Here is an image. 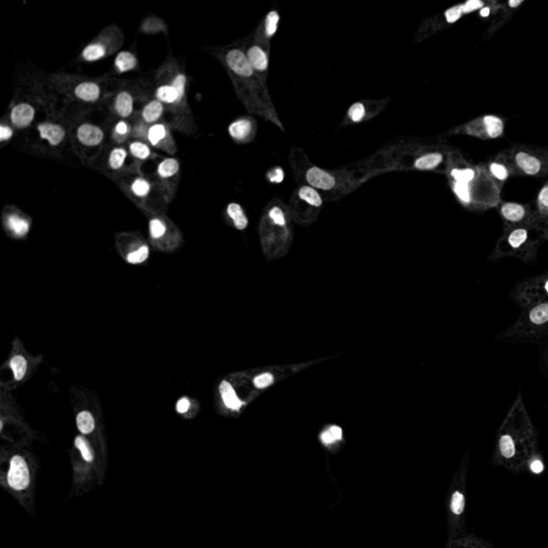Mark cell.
I'll return each instance as SVG.
<instances>
[{
  "instance_id": "1",
  "label": "cell",
  "mask_w": 548,
  "mask_h": 548,
  "mask_svg": "<svg viewBox=\"0 0 548 548\" xmlns=\"http://www.w3.org/2000/svg\"><path fill=\"white\" fill-rule=\"evenodd\" d=\"M547 232H540L534 226L515 225L510 227L497 242L490 260H498L504 257H515L527 264L536 260L540 246L545 240Z\"/></svg>"
},
{
  "instance_id": "2",
  "label": "cell",
  "mask_w": 548,
  "mask_h": 548,
  "mask_svg": "<svg viewBox=\"0 0 548 548\" xmlns=\"http://www.w3.org/2000/svg\"><path fill=\"white\" fill-rule=\"evenodd\" d=\"M548 336V301L524 306L518 318L498 336L506 342H534Z\"/></svg>"
},
{
  "instance_id": "3",
  "label": "cell",
  "mask_w": 548,
  "mask_h": 548,
  "mask_svg": "<svg viewBox=\"0 0 548 548\" xmlns=\"http://www.w3.org/2000/svg\"><path fill=\"white\" fill-rule=\"evenodd\" d=\"M50 88L68 100L82 104H98L106 94L103 80L64 73L50 76Z\"/></svg>"
},
{
  "instance_id": "4",
  "label": "cell",
  "mask_w": 548,
  "mask_h": 548,
  "mask_svg": "<svg viewBox=\"0 0 548 548\" xmlns=\"http://www.w3.org/2000/svg\"><path fill=\"white\" fill-rule=\"evenodd\" d=\"M128 200L147 212H154V206L168 204L154 180L142 172L128 174L114 180Z\"/></svg>"
},
{
  "instance_id": "5",
  "label": "cell",
  "mask_w": 548,
  "mask_h": 548,
  "mask_svg": "<svg viewBox=\"0 0 548 548\" xmlns=\"http://www.w3.org/2000/svg\"><path fill=\"white\" fill-rule=\"evenodd\" d=\"M43 94L42 89L34 87L18 91L8 112V121L15 130H26L34 124L39 110L48 104V98Z\"/></svg>"
},
{
  "instance_id": "6",
  "label": "cell",
  "mask_w": 548,
  "mask_h": 548,
  "mask_svg": "<svg viewBox=\"0 0 548 548\" xmlns=\"http://www.w3.org/2000/svg\"><path fill=\"white\" fill-rule=\"evenodd\" d=\"M124 41L122 30L117 25H108L82 48L78 59L82 62H96L105 59L118 52Z\"/></svg>"
},
{
  "instance_id": "7",
  "label": "cell",
  "mask_w": 548,
  "mask_h": 548,
  "mask_svg": "<svg viewBox=\"0 0 548 548\" xmlns=\"http://www.w3.org/2000/svg\"><path fill=\"white\" fill-rule=\"evenodd\" d=\"M71 130L72 126L64 114L55 110L48 112L36 126L38 138L52 150H59L64 146Z\"/></svg>"
},
{
  "instance_id": "8",
  "label": "cell",
  "mask_w": 548,
  "mask_h": 548,
  "mask_svg": "<svg viewBox=\"0 0 548 548\" xmlns=\"http://www.w3.org/2000/svg\"><path fill=\"white\" fill-rule=\"evenodd\" d=\"M512 298L522 308L548 301V271L520 282L513 289Z\"/></svg>"
},
{
  "instance_id": "9",
  "label": "cell",
  "mask_w": 548,
  "mask_h": 548,
  "mask_svg": "<svg viewBox=\"0 0 548 548\" xmlns=\"http://www.w3.org/2000/svg\"><path fill=\"white\" fill-rule=\"evenodd\" d=\"M181 164L174 156L162 158L156 164L154 181L161 190L167 202H170L176 195L180 184Z\"/></svg>"
},
{
  "instance_id": "10",
  "label": "cell",
  "mask_w": 548,
  "mask_h": 548,
  "mask_svg": "<svg viewBox=\"0 0 548 548\" xmlns=\"http://www.w3.org/2000/svg\"><path fill=\"white\" fill-rule=\"evenodd\" d=\"M103 172L108 174L112 180L128 174L140 172V165L134 161L128 148L124 146H115L108 151Z\"/></svg>"
},
{
  "instance_id": "11",
  "label": "cell",
  "mask_w": 548,
  "mask_h": 548,
  "mask_svg": "<svg viewBox=\"0 0 548 548\" xmlns=\"http://www.w3.org/2000/svg\"><path fill=\"white\" fill-rule=\"evenodd\" d=\"M71 134L76 146L82 151L96 150L100 148L105 140L103 128L90 121H80L72 126Z\"/></svg>"
},
{
  "instance_id": "12",
  "label": "cell",
  "mask_w": 548,
  "mask_h": 548,
  "mask_svg": "<svg viewBox=\"0 0 548 548\" xmlns=\"http://www.w3.org/2000/svg\"><path fill=\"white\" fill-rule=\"evenodd\" d=\"M147 142L152 148L161 150L167 154L172 156L177 152V144L172 133V126L166 121L150 126Z\"/></svg>"
},
{
  "instance_id": "13",
  "label": "cell",
  "mask_w": 548,
  "mask_h": 548,
  "mask_svg": "<svg viewBox=\"0 0 548 548\" xmlns=\"http://www.w3.org/2000/svg\"><path fill=\"white\" fill-rule=\"evenodd\" d=\"M137 98L132 89L122 87L114 94L110 110L114 115L122 120L134 118L136 115Z\"/></svg>"
},
{
  "instance_id": "14",
  "label": "cell",
  "mask_w": 548,
  "mask_h": 548,
  "mask_svg": "<svg viewBox=\"0 0 548 548\" xmlns=\"http://www.w3.org/2000/svg\"><path fill=\"white\" fill-rule=\"evenodd\" d=\"M32 476L27 465V462L20 455H14L10 460V467L8 470L6 482L13 490L22 492L27 490Z\"/></svg>"
},
{
  "instance_id": "15",
  "label": "cell",
  "mask_w": 548,
  "mask_h": 548,
  "mask_svg": "<svg viewBox=\"0 0 548 548\" xmlns=\"http://www.w3.org/2000/svg\"><path fill=\"white\" fill-rule=\"evenodd\" d=\"M468 133L472 135H480L485 138H498L504 134V124L497 116H484L471 122L468 128Z\"/></svg>"
},
{
  "instance_id": "16",
  "label": "cell",
  "mask_w": 548,
  "mask_h": 548,
  "mask_svg": "<svg viewBox=\"0 0 548 548\" xmlns=\"http://www.w3.org/2000/svg\"><path fill=\"white\" fill-rule=\"evenodd\" d=\"M4 223L6 230L16 238L25 237L30 230L29 218L13 206H6L4 208Z\"/></svg>"
},
{
  "instance_id": "17",
  "label": "cell",
  "mask_w": 548,
  "mask_h": 548,
  "mask_svg": "<svg viewBox=\"0 0 548 548\" xmlns=\"http://www.w3.org/2000/svg\"><path fill=\"white\" fill-rule=\"evenodd\" d=\"M166 112H167L166 106L161 101H158V98L154 96L142 105L140 110H137L136 115L134 116L133 119L142 120L144 124L152 126L163 121L162 119L164 118Z\"/></svg>"
},
{
  "instance_id": "18",
  "label": "cell",
  "mask_w": 548,
  "mask_h": 548,
  "mask_svg": "<svg viewBox=\"0 0 548 548\" xmlns=\"http://www.w3.org/2000/svg\"><path fill=\"white\" fill-rule=\"evenodd\" d=\"M225 62L228 68L240 78H250L253 75V66L248 56L240 50H230L226 52Z\"/></svg>"
},
{
  "instance_id": "19",
  "label": "cell",
  "mask_w": 548,
  "mask_h": 548,
  "mask_svg": "<svg viewBox=\"0 0 548 548\" xmlns=\"http://www.w3.org/2000/svg\"><path fill=\"white\" fill-rule=\"evenodd\" d=\"M128 150L134 161L138 165H142V163L149 161V160L158 158L156 152L152 150V147L146 142L132 140L128 144Z\"/></svg>"
},
{
  "instance_id": "20",
  "label": "cell",
  "mask_w": 548,
  "mask_h": 548,
  "mask_svg": "<svg viewBox=\"0 0 548 548\" xmlns=\"http://www.w3.org/2000/svg\"><path fill=\"white\" fill-rule=\"evenodd\" d=\"M137 66H138V59L134 52L130 50H121L115 58L112 68L117 74H124L136 70Z\"/></svg>"
},
{
  "instance_id": "21",
  "label": "cell",
  "mask_w": 548,
  "mask_h": 548,
  "mask_svg": "<svg viewBox=\"0 0 548 548\" xmlns=\"http://www.w3.org/2000/svg\"><path fill=\"white\" fill-rule=\"evenodd\" d=\"M306 180L312 186L322 190H330L336 184V180L330 174L317 167H313L308 172Z\"/></svg>"
},
{
  "instance_id": "22",
  "label": "cell",
  "mask_w": 548,
  "mask_h": 548,
  "mask_svg": "<svg viewBox=\"0 0 548 548\" xmlns=\"http://www.w3.org/2000/svg\"><path fill=\"white\" fill-rule=\"evenodd\" d=\"M501 214L506 222L515 225H522L526 218V209L522 204L516 202H506L501 207Z\"/></svg>"
},
{
  "instance_id": "23",
  "label": "cell",
  "mask_w": 548,
  "mask_h": 548,
  "mask_svg": "<svg viewBox=\"0 0 548 548\" xmlns=\"http://www.w3.org/2000/svg\"><path fill=\"white\" fill-rule=\"evenodd\" d=\"M515 163L520 170L527 174H536L541 172L542 164L540 160L528 152H517L515 156Z\"/></svg>"
},
{
  "instance_id": "24",
  "label": "cell",
  "mask_w": 548,
  "mask_h": 548,
  "mask_svg": "<svg viewBox=\"0 0 548 548\" xmlns=\"http://www.w3.org/2000/svg\"><path fill=\"white\" fill-rule=\"evenodd\" d=\"M132 133V121L120 119L114 124L110 133V138L117 146H122L131 138Z\"/></svg>"
},
{
  "instance_id": "25",
  "label": "cell",
  "mask_w": 548,
  "mask_h": 548,
  "mask_svg": "<svg viewBox=\"0 0 548 548\" xmlns=\"http://www.w3.org/2000/svg\"><path fill=\"white\" fill-rule=\"evenodd\" d=\"M149 218V234L152 240L163 239L170 230L168 220L158 213L152 212Z\"/></svg>"
},
{
  "instance_id": "26",
  "label": "cell",
  "mask_w": 548,
  "mask_h": 548,
  "mask_svg": "<svg viewBox=\"0 0 548 548\" xmlns=\"http://www.w3.org/2000/svg\"><path fill=\"white\" fill-rule=\"evenodd\" d=\"M220 396H222V400L224 402L225 406L228 409L234 410V411L240 410V408L243 405V402L237 396L236 391L234 390L230 382H225V380H224V382H220Z\"/></svg>"
},
{
  "instance_id": "27",
  "label": "cell",
  "mask_w": 548,
  "mask_h": 548,
  "mask_svg": "<svg viewBox=\"0 0 548 548\" xmlns=\"http://www.w3.org/2000/svg\"><path fill=\"white\" fill-rule=\"evenodd\" d=\"M140 32L144 34H166L167 32V25L166 22L160 18L158 16H147L144 18L140 26Z\"/></svg>"
},
{
  "instance_id": "28",
  "label": "cell",
  "mask_w": 548,
  "mask_h": 548,
  "mask_svg": "<svg viewBox=\"0 0 548 548\" xmlns=\"http://www.w3.org/2000/svg\"><path fill=\"white\" fill-rule=\"evenodd\" d=\"M228 132L234 140H243L252 132V122L248 119H239L230 126Z\"/></svg>"
},
{
  "instance_id": "29",
  "label": "cell",
  "mask_w": 548,
  "mask_h": 548,
  "mask_svg": "<svg viewBox=\"0 0 548 548\" xmlns=\"http://www.w3.org/2000/svg\"><path fill=\"white\" fill-rule=\"evenodd\" d=\"M248 58L253 68L257 71H264L268 66V58L264 52L258 46L250 48L248 52Z\"/></svg>"
},
{
  "instance_id": "30",
  "label": "cell",
  "mask_w": 548,
  "mask_h": 548,
  "mask_svg": "<svg viewBox=\"0 0 548 548\" xmlns=\"http://www.w3.org/2000/svg\"><path fill=\"white\" fill-rule=\"evenodd\" d=\"M76 425L82 435H89L96 428V421L92 414L87 410L80 411L76 416Z\"/></svg>"
},
{
  "instance_id": "31",
  "label": "cell",
  "mask_w": 548,
  "mask_h": 548,
  "mask_svg": "<svg viewBox=\"0 0 548 548\" xmlns=\"http://www.w3.org/2000/svg\"><path fill=\"white\" fill-rule=\"evenodd\" d=\"M227 214L232 220L236 228L242 230L248 226V218L239 204L232 202L227 207Z\"/></svg>"
},
{
  "instance_id": "32",
  "label": "cell",
  "mask_w": 548,
  "mask_h": 548,
  "mask_svg": "<svg viewBox=\"0 0 548 548\" xmlns=\"http://www.w3.org/2000/svg\"><path fill=\"white\" fill-rule=\"evenodd\" d=\"M471 184H466V182H458L455 181L453 184V191L458 197L462 202L465 204H470L472 202V190H471Z\"/></svg>"
},
{
  "instance_id": "33",
  "label": "cell",
  "mask_w": 548,
  "mask_h": 548,
  "mask_svg": "<svg viewBox=\"0 0 548 548\" xmlns=\"http://www.w3.org/2000/svg\"><path fill=\"white\" fill-rule=\"evenodd\" d=\"M10 366L12 368L15 380L20 382V380L24 378L27 372V361L24 356L20 354L14 356L11 359Z\"/></svg>"
},
{
  "instance_id": "34",
  "label": "cell",
  "mask_w": 548,
  "mask_h": 548,
  "mask_svg": "<svg viewBox=\"0 0 548 548\" xmlns=\"http://www.w3.org/2000/svg\"><path fill=\"white\" fill-rule=\"evenodd\" d=\"M150 126L144 124V121L135 119L132 120V133H131V140H142L147 142L148 137V131Z\"/></svg>"
},
{
  "instance_id": "35",
  "label": "cell",
  "mask_w": 548,
  "mask_h": 548,
  "mask_svg": "<svg viewBox=\"0 0 548 548\" xmlns=\"http://www.w3.org/2000/svg\"><path fill=\"white\" fill-rule=\"evenodd\" d=\"M442 162V156L440 154H430L420 158L416 162V167L418 170H432L435 168Z\"/></svg>"
},
{
  "instance_id": "36",
  "label": "cell",
  "mask_w": 548,
  "mask_h": 548,
  "mask_svg": "<svg viewBox=\"0 0 548 548\" xmlns=\"http://www.w3.org/2000/svg\"><path fill=\"white\" fill-rule=\"evenodd\" d=\"M150 250L149 246L146 244H140L138 248L131 250L126 256V260L128 264H137L146 262L149 257Z\"/></svg>"
},
{
  "instance_id": "37",
  "label": "cell",
  "mask_w": 548,
  "mask_h": 548,
  "mask_svg": "<svg viewBox=\"0 0 548 548\" xmlns=\"http://www.w3.org/2000/svg\"><path fill=\"white\" fill-rule=\"evenodd\" d=\"M76 448H78L82 460L86 462H92L94 460V454L88 441L82 436H78L74 440Z\"/></svg>"
},
{
  "instance_id": "38",
  "label": "cell",
  "mask_w": 548,
  "mask_h": 548,
  "mask_svg": "<svg viewBox=\"0 0 548 548\" xmlns=\"http://www.w3.org/2000/svg\"><path fill=\"white\" fill-rule=\"evenodd\" d=\"M499 448L502 456L506 458H512L516 453V448L511 440L506 434H502L499 438Z\"/></svg>"
},
{
  "instance_id": "39",
  "label": "cell",
  "mask_w": 548,
  "mask_h": 548,
  "mask_svg": "<svg viewBox=\"0 0 548 548\" xmlns=\"http://www.w3.org/2000/svg\"><path fill=\"white\" fill-rule=\"evenodd\" d=\"M455 181L471 184L476 178V172L472 168H454L451 172Z\"/></svg>"
},
{
  "instance_id": "40",
  "label": "cell",
  "mask_w": 548,
  "mask_h": 548,
  "mask_svg": "<svg viewBox=\"0 0 548 548\" xmlns=\"http://www.w3.org/2000/svg\"><path fill=\"white\" fill-rule=\"evenodd\" d=\"M299 196L301 200L308 202L310 204L316 206V207H318V206H320L322 204V200L320 198V196H319V194L315 191L314 188H308V186L302 188L299 192Z\"/></svg>"
},
{
  "instance_id": "41",
  "label": "cell",
  "mask_w": 548,
  "mask_h": 548,
  "mask_svg": "<svg viewBox=\"0 0 548 548\" xmlns=\"http://www.w3.org/2000/svg\"><path fill=\"white\" fill-rule=\"evenodd\" d=\"M342 439V428L338 426H331L322 435V440L324 444H331Z\"/></svg>"
},
{
  "instance_id": "42",
  "label": "cell",
  "mask_w": 548,
  "mask_h": 548,
  "mask_svg": "<svg viewBox=\"0 0 548 548\" xmlns=\"http://www.w3.org/2000/svg\"><path fill=\"white\" fill-rule=\"evenodd\" d=\"M490 172L492 174L494 178L500 181H506L508 177V167L504 164H500L497 162H494L490 165Z\"/></svg>"
},
{
  "instance_id": "43",
  "label": "cell",
  "mask_w": 548,
  "mask_h": 548,
  "mask_svg": "<svg viewBox=\"0 0 548 548\" xmlns=\"http://www.w3.org/2000/svg\"><path fill=\"white\" fill-rule=\"evenodd\" d=\"M15 128L10 124L9 121L4 119V121L0 124V142L2 144L9 142L14 136Z\"/></svg>"
},
{
  "instance_id": "44",
  "label": "cell",
  "mask_w": 548,
  "mask_h": 548,
  "mask_svg": "<svg viewBox=\"0 0 548 548\" xmlns=\"http://www.w3.org/2000/svg\"><path fill=\"white\" fill-rule=\"evenodd\" d=\"M538 210L542 214L548 216V184L543 186L541 192L538 193Z\"/></svg>"
},
{
  "instance_id": "45",
  "label": "cell",
  "mask_w": 548,
  "mask_h": 548,
  "mask_svg": "<svg viewBox=\"0 0 548 548\" xmlns=\"http://www.w3.org/2000/svg\"><path fill=\"white\" fill-rule=\"evenodd\" d=\"M464 508H465V498H464L462 494L458 492H454L453 497H452V502H451V510L452 512L454 514H462Z\"/></svg>"
},
{
  "instance_id": "46",
  "label": "cell",
  "mask_w": 548,
  "mask_h": 548,
  "mask_svg": "<svg viewBox=\"0 0 548 548\" xmlns=\"http://www.w3.org/2000/svg\"><path fill=\"white\" fill-rule=\"evenodd\" d=\"M280 20L278 14L276 11H272L268 14L267 16V24H266V29H267V34L273 36L276 32L278 28V22Z\"/></svg>"
},
{
  "instance_id": "47",
  "label": "cell",
  "mask_w": 548,
  "mask_h": 548,
  "mask_svg": "<svg viewBox=\"0 0 548 548\" xmlns=\"http://www.w3.org/2000/svg\"><path fill=\"white\" fill-rule=\"evenodd\" d=\"M349 116L354 122H359L365 116V108L361 103H356L349 110Z\"/></svg>"
},
{
  "instance_id": "48",
  "label": "cell",
  "mask_w": 548,
  "mask_h": 548,
  "mask_svg": "<svg viewBox=\"0 0 548 548\" xmlns=\"http://www.w3.org/2000/svg\"><path fill=\"white\" fill-rule=\"evenodd\" d=\"M462 14H464L462 13V4L453 6V8H451V9H448L446 12V22H455L456 20H458L462 18Z\"/></svg>"
},
{
  "instance_id": "49",
  "label": "cell",
  "mask_w": 548,
  "mask_h": 548,
  "mask_svg": "<svg viewBox=\"0 0 548 548\" xmlns=\"http://www.w3.org/2000/svg\"><path fill=\"white\" fill-rule=\"evenodd\" d=\"M272 384H273V376L269 374V372H266V374L257 376L254 379V384L256 388H258V389H262V388L268 386Z\"/></svg>"
},
{
  "instance_id": "50",
  "label": "cell",
  "mask_w": 548,
  "mask_h": 548,
  "mask_svg": "<svg viewBox=\"0 0 548 548\" xmlns=\"http://www.w3.org/2000/svg\"><path fill=\"white\" fill-rule=\"evenodd\" d=\"M483 6H484V2H480V0H469V2L462 4V13L467 14L470 12H474L478 9H481V8H483Z\"/></svg>"
},
{
  "instance_id": "51",
  "label": "cell",
  "mask_w": 548,
  "mask_h": 548,
  "mask_svg": "<svg viewBox=\"0 0 548 548\" xmlns=\"http://www.w3.org/2000/svg\"><path fill=\"white\" fill-rule=\"evenodd\" d=\"M270 218L273 220V222L276 224L280 225V226L285 225V218H284V214H283V211H282L280 208H278V207L273 208L270 211Z\"/></svg>"
},
{
  "instance_id": "52",
  "label": "cell",
  "mask_w": 548,
  "mask_h": 548,
  "mask_svg": "<svg viewBox=\"0 0 548 548\" xmlns=\"http://www.w3.org/2000/svg\"><path fill=\"white\" fill-rule=\"evenodd\" d=\"M190 407H191V402H190V400L188 398H181L177 402L176 410H177L178 414H186V412H188V410L190 409Z\"/></svg>"
},
{
  "instance_id": "53",
  "label": "cell",
  "mask_w": 548,
  "mask_h": 548,
  "mask_svg": "<svg viewBox=\"0 0 548 548\" xmlns=\"http://www.w3.org/2000/svg\"><path fill=\"white\" fill-rule=\"evenodd\" d=\"M541 365L544 372L548 375V342L545 344L541 352Z\"/></svg>"
},
{
  "instance_id": "54",
  "label": "cell",
  "mask_w": 548,
  "mask_h": 548,
  "mask_svg": "<svg viewBox=\"0 0 548 548\" xmlns=\"http://www.w3.org/2000/svg\"><path fill=\"white\" fill-rule=\"evenodd\" d=\"M269 179L272 182H282L284 179V172L280 168L274 170L269 174Z\"/></svg>"
},
{
  "instance_id": "55",
  "label": "cell",
  "mask_w": 548,
  "mask_h": 548,
  "mask_svg": "<svg viewBox=\"0 0 548 548\" xmlns=\"http://www.w3.org/2000/svg\"><path fill=\"white\" fill-rule=\"evenodd\" d=\"M531 469L534 474H541L543 471V469H544L543 462L541 460H534V462L531 464Z\"/></svg>"
},
{
  "instance_id": "56",
  "label": "cell",
  "mask_w": 548,
  "mask_h": 548,
  "mask_svg": "<svg viewBox=\"0 0 548 548\" xmlns=\"http://www.w3.org/2000/svg\"><path fill=\"white\" fill-rule=\"evenodd\" d=\"M490 13V8L488 6H484L481 9V11H480V15H481L482 18H488V15Z\"/></svg>"
},
{
  "instance_id": "57",
  "label": "cell",
  "mask_w": 548,
  "mask_h": 548,
  "mask_svg": "<svg viewBox=\"0 0 548 548\" xmlns=\"http://www.w3.org/2000/svg\"><path fill=\"white\" fill-rule=\"evenodd\" d=\"M522 2V0H517V2H516V0H511V2H508V6H512V8H515L517 6H520Z\"/></svg>"
}]
</instances>
